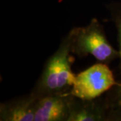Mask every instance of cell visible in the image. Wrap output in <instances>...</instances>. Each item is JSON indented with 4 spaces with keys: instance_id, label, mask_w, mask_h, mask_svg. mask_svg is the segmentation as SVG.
<instances>
[{
    "instance_id": "6da1fadb",
    "label": "cell",
    "mask_w": 121,
    "mask_h": 121,
    "mask_svg": "<svg viewBox=\"0 0 121 121\" xmlns=\"http://www.w3.org/2000/svg\"><path fill=\"white\" fill-rule=\"evenodd\" d=\"M73 35L71 32L56 52L48 60L38 86L40 95L62 93L73 86L75 75L71 71L69 54L72 52Z\"/></svg>"
},
{
    "instance_id": "7a4b0ae2",
    "label": "cell",
    "mask_w": 121,
    "mask_h": 121,
    "mask_svg": "<svg viewBox=\"0 0 121 121\" xmlns=\"http://www.w3.org/2000/svg\"><path fill=\"white\" fill-rule=\"evenodd\" d=\"M73 35L72 52L79 55H91L97 60L107 62L119 55L108 43L98 21L93 19L88 26L75 28Z\"/></svg>"
},
{
    "instance_id": "3957f363",
    "label": "cell",
    "mask_w": 121,
    "mask_h": 121,
    "mask_svg": "<svg viewBox=\"0 0 121 121\" xmlns=\"http://www.w3.org/2000/svg\"><path fill=\"white\" fill-rule=\"evenodd\" d=\"M116 85L118 83L110 68L106 64L98 63L75 75L70 94L83 101H90Z\"/></svg>"
},
{
    "instance_id": "277c9868",
    "label": "cell",
    "mask_w": 121,
    "mask_h": 121,
    "mask_svg": "<svg viewBox=\"0 0 121 121\" xmlns=\"http://www.w3.org/2000/svg\"><path fill=\"white\" fill-rule=\"evenodd\" d=\"M72 107L67 94L56 93L42 95L36 103L35 121H67Z\"/></svg>"
},
{
    "instance_id": "5b68a950",
    "label": "cell",
    "mask_w": 121,
    "mask_h": 121,
    "mask_svg": "<svg viewBox=\"0 0 121 121\" xmlns=\"http://www.w3.org/2000/svg\"><path fill=\"white\" fill-rule=\"evenodd\" d=\"M37 95L30 96L1 107V121H35Z\"/></svg>"
},
{
    "instance_id": "8992f818",
    "label": "cell",
    "mask_w": 121,
    "mask_h": 121,
    "mask_svg": "<svg viewBox=\"0 0 121 121\" xmlns=\"http://www.w3.org/2000/svg\"><path fill=\"white\" fill-rule=\"evenodd\" d=\"M104 118V113L102 110L94 104H83L78 108H71L68 121H96Z\"/></svg>"
},
{
    "instance_id": "52a82bcc",
    "label": "cell",
    "mask_w": 121,
    "mask_h": 121,
    "mask_svg": "<svg viewBox=\"0 0 121 121\" xmlns=\"http://www.w3.org/2000/svg\"><path fill=\"white\" fill-rule=\"evenodd\" d=\"M118 34H119V56L121 58V20L118 24Z\"/></svg>"
},
{
    "instance_id": "ba28073f",
    "label": "cell",
    "mask_w": 121,
    "mask_h": 121,
    "mask_svg": "<svg viewBox=\"0 0 121 121\" xmlns=\"http://www.w3.org/2000/svg\"><path fill=\"white\" fill-rule=\"evenodd\" d=\"M117 102L119 108L121 109V86L119 87V89L118 91V95H117Z\"/></svg>"
}]
</instances>
